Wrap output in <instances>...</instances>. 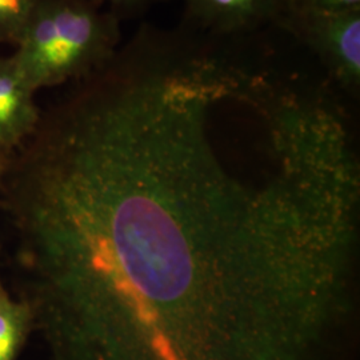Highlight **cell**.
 <instances>
[{"label":"cell","instance_id":"2","mask_svg":"<svg viewBox=\"0 0 360 360\" xmlns=\"http://www.w3.org/2000/svg\"><path fill=\"white\" fill-rule=\"evenodd\" d=\"M119 22L94 0H41L15 63L32 89L90 77L115 58Z\"/></svg>","mask_w":360,"mask_h":360},{"label":"cell","instance_id":"3","mask_svg":"<svg viewBox=\"0 0 360 360\" xmlns=\"http://www.w3.org/2000/svg\"><path fill=\"white\" fill-rule=\"evenodd\" d=\"M278 28L307 47L340 90L359 96L360 10L315 13L288 7Z\"/></svg>","mask_w":360,"mask_h":360},{"label":"cell","instance_id":"4","mask_svg":"<svg viewBox=\"0 0 360 360\" xmlns=\"http://www.w3.org/2000/svg\"><path fill=\"white\" fill-rule=\"evenodd\" d=\"M183 25L193 34L214 39L247 37L264 27H279L288 0H181Z\"/></svg>","mask_w":360,"mask_h":360},{"label":"cell","instance_id":"1","mask_svg":"<svg viewBox=\"0 0 360 360\" xmlns=\"http://www.w3.org/2000/svg\"><path fill=\"white\" fill-rule=\"evenodd\" d=\"M224 89L183 65L98 79L41 127L6 186L26 302L74 342L326 318L349 302L359 168L276 132L257 167L212 129Z\"/></svg>","mask_w":360,"mask_h":360},{"label":"cell","instance_id":"5","mask_svg":"<svg viewBox=\"0 0 360 360\" xmlns=\"http://www.w3.org/2000/svg\"><path fill=\"white\" fill-rule=\"evenodd\" d=\"M32 87L15 63H0V143L13 142L32 126Z\"/></svg>","mask_w":360,"mask_h":360},{"label":"cell","instance_id":"9","mask_svg":"<svg viewBox=\"0 0 360 360\" xmlns=\"http://www.w3.org/2000/svg\"><path fill=\"white\" fill-rule=\"evenodd\" d=\"M288 7L315 13H347L360 10V0H288Z\"/></svg>","mask_w":360,"mask_h":360},{"label":"cell","instance_id":"7","mask_svg":"<svg viewBox=\"0 0 360 360\" xmlns=\"http://www.w3.org/2000/svg\"><path fill=\"white\" fill-rule=\"evenodd\" d=\"M41 0H0V31L20 32Z\"/></svg>","mask_w":360,"mask_h":360},{"label":"cell","instance_id":"8","mask_svg":"<svg viewBox=\"0 0 360 360\" xmlns=\"http://www.w3.org/2000/svg\"><path fill=\"white\" fill-rule=\"evenodd\" d=\"M98 4L107 1L110 4V13L115 16L117 20L123 18H141L143 15L150 13L154 7L167 3L171 0H94Z\"/></svg>","mask_w":360,"mask_h":360},{"label":"cell","instance_id":"6","mask_svg":"<svg viewBox=\"0 0 360 360\" xmlns=\"http://www.w3.org/2000/svg\"><path fill=\"white\" fill-rule=\"evenodd\" d=\"M26 309L0 288V360H13L19 343Z\"/></svg>","mask_w":360,"mask_h":360}]
</instances>
